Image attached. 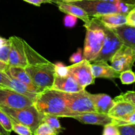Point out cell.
Listing matches in <instances>:
<instances>
[{"instance_id":"e0dca14e","label":"cell","mask_w":135,"mask_h":135,"mask_svg":"<svg viewBox=\"0 0 135 135\" xmlns=\"http://www.w3.org/2000/svg\"><path fill=\"white\" fill-rule=\"evenodd\" d=\"M96 112L108 114L111 108L114 105L115 102L109 95L105 94H90Z\"/></svg>"},{"instance_id":"ffe728a7","label":"cell","mask_w":135,"mask_h":135,"mask_svg":"<svg viewBox=\"0 0 135 135\" xmlns=\"http://www.w3.org/2000/svg\"><path fill=\"white\" fill-rule=\"evenodd\" d=\"M53 2L57 5L60 11L66 13V14H69L71 15L75 16L78 18H80L82 21H84V23L89 22V21L90 20L88 14L83 9L76 6V5L61 2V1H54Z\"/></svg>"},{"instance_id":"3957f363","label":"cell","mask_w":135,"mask_h":135,"mask_svg":"<svg viewBox=\"0 0 135 135\" xmlns=\"http://www.w3.org/2000/svg\"><path fill=\"white\" fill-rule=\"evenodd\" d=\"M25 68L34 85L43 90L51 88L55 76V64L47 61Z\"/></svg>"},{"instance_id":"277c9868","label":"cell","mask_w":135,"mask_h":135,"mask_svg":"<svg viewBox=\"0 0 135 135\" xmlns=\"http://www.w3.org/2000/svg\"><path fill=\"white\" fill-rule=\"evenodd\" d=\"M0 109L17 122L30 128L33 134L38 125L42 122V119L44 115V114L37 110L34 104L21 109H12L4 106H0Z\"/></svg>"},{"instance_id":"7c38bea8","label":"cell","mask_w":135,"mask_h":135,"mask_svg":"<svg viewBox=\"0 0 135 135\" xmlns=\"http://www.w3.org/2000/svg\"><path fill=\"white\" fill-rule=\"evenodd\" d=\"M51 88L67 93L77 92L85 89L69 75L65 76L55 75Z\"/></svg>"},{"instance_id":"52a82bcc","label":"cell","mask_w":135,"mask_h":135,"mask_svg":"<svg viewBox=\"0 0 135 135\" xmlns=\"http://www.w3.org/2000/svg\"><path fill=\"white\" fill-rule=\"evenodd\" d=\"M33 104L34 102L25 95L8 87H0V106L21 109Z\"/></svg>"},{"instance_id":"d4e9b609","label":"cell","mask_w":135,"mask_h":135,"mask_svg":"<svg viewBox=\"0 0 135 135\" xmlns=\"http://www.w3.org/2000/svg\"><path fill=\"white\" fill-rule=\"evenodd\" d=\"M119 78L123 84H131L135 83V73L131 69L121 72Z\"/></svg>"},{"instance_id":"9a60e30c","label":"cell","mask_w":135,"mask_h":135,"mask_svg":"<svg viewBox=\"0 0 135 135\" xmlns=\"http://www.w3.org/2000/svg\"><path fill=\"white\" fill-rule=\"evenodd\" d=\"M94 77L114 80L119 77L120 73L116 71L106 61H94L91 63Z\"/></svg>"},{"instance_id":"8d00e7d4","label":"cell","mask_w":135,"mask_h":135,"mask_svg":"<svg viewBox=\"0 0 135 135\" xmlns=\"http://www.w3.org/2000/svg\"><path fill=\"white\" fill-rule=\"evenodd\" d=\"M126 25L135 27V7L126 15Z\"/></svg>"},{"instance_id":"ba28073f","label":"cell","mask_w":135,"mask_h":135,"mask_svg":"<svg viewBox=\"0 0 135 135\" xmlns=\"http://www.w3.org/2000/svg\"><path fill=\"white\" fill-rule=\"evenodd\" d=\"M68 71L69 75L84 88L94 83L91 63L86 59H83L80 62L69 66Z\"/></svg>"},{"instance_id":"4fadbf2b","label":"cell","mask_w":135,"mask_h":135,"mask_svg":"<svg viewBox=\"0 0 135 135\" xmlns=\"http://www.w3.org/2000/svg\"><path fill=\"white\" fill-rule=\"evenodd\" d=\"M72 118L77 120L78 121L83 124L100 126H104L109 123H112L113 121V118L109 117L108 114L98 113L96 112L82 113L74 116Z\"/></svg>"},{"instance_id":"cb8c5ba5","label":"cell","mask_w":135,"mask_h":135,"mask_svg":"<svg viewBox=\"0 0 135 135\" xmlns=\"http://www.w3.org/2000/svg\"><path fill=\"white\" fill-rule=\"evenodd\" d=\"M58 134L59 133L55 129L48 124L44 122H41L34 132V134L35 135H56Z\"/></svg>"},{"instance_id":"f1b7e54d","label":"cell","mask_w":135,"mask_h":135,"mask_svg":"<svg viewBox=\"0 0 135 135\" xmlns=\"http://www.w3.org/2000/svg\"><path fill=\"white\" fill-rule=\"evenodd\" d=\"M112 122L116 125H127V124H135V110L129 115L119 119H113Z\"/></svg>"},{"instance_id":"8992f818","label":"cell","mask_w":135,"mask_h":135,"mask_svg":"<svg viewBox=\"0 0 135 135\" xmlns=\"http://www.w3.org/2000/svg\"><path fill=\"white\" fill-rule=\"evenodd\" d=\"M64 93L67 108L73 114V117L82 113L96 112L90 93L85 89L77 92Z\"/></svg>"},{"instance_id":"30bf717a","label":"cell","mask_w":135,"mask_h":135,"mask_svg":"<svg viewBox=\"0 0 135 135\" xmlns=\"http://www.w3.org/2000/svg\"><path fill=\"white\" fill-rule=\"evenodd\" d=\"M111 66L119 73L131 69L135 62V50L123 44L110 60Z\"/></svg>"},{"instance_id":"74e56055","label":"cell","mask_w":135,"mask_h":135,"mask_svg":"<svg viewBox=\"0 0 135 135\" xmlns=\"http://www.w3.org/2000/svg\"><path fill=\"white\" fill-rule=\"evenodd\" d=\"M23 1L37 7L41 6V5L44 3H54L52 0H23Z\"/></svg>"},{"instance_id":"b9f144b4","label":"cell","mask_w":135,"mask_h":135,"mask_svg":"<svg viewBox=\"0 0 135 135\" xmlns=\"http://www.w3.org/2000/svg\"><path fill=\"white\" fill-rule=\"evenodd\" d=\"M123 1H126V2L127 3H129L134 4L135 5V0H123Z\"/></svg>"},{"instance_id":"1f68e13d","label":"cell","mask_w":135,"mask_h":135,"mask_svg":"<svg viewBox=\"0 0 135 135\" xmlns=\"http://www.w3.org/2000/svg\"><path fill=\"white\" fill-rule=\"evenodd\" d=\"M103 135H119L117 125L113 122L109 123L104 126V130L102 132Z\"/></svg>"},{"instance_id":"d6a6232c","label":"cell","mask_w":135,"mask_h":135,"mask_svg":"<svg viewBox=\"0 0 135 135\" xmlns=\"http://www.w3.org/2000/svg\"><path fill=\"white\" fill-rule=\"evenodd\" d=\"M55 75L60 76H65L69 75L68 67L65 65L63 63L58 62L55 64Z\"/></svg>"},{"instance_id":"6da1fadb","label":"cell","mask_w":135,"mask_h":135,"mask_svg":"<svg viewBox=\"0 0 135 135\" xmlns=\"http://www.w3.org/2000/svg\"><path fill=\"white\" fill-rule=\"evenodd\" d=\"M37 110L43 114L58 117H72L73 114L67 108L65 93L47 88L37 94L34 102Z\"/></svg>"},{"instance_id":"4dcf8cb0","label":"cell","mask_w":135,"mask_h":135,"mask_svg":"<svg viewBox=\"0 0 135 135\" xmlns=\"http://www.w3.org/2000/svg\"><path fill=\"white\" fill-rule=\"evenodd\" d=\"M113 100H124L135 105V91H127L125 93L121 94L119 96L115 98Z\"/></svg>"},{"instance_id":"d590c367","label":"cell","mask_w":135,"mask_h":135,"mask_svg":"<svg viewBox=\"0 0 135 135\" xmlns=\"http://www.w3.org/2000/svg\"><path fill=\"white\" fill-rule=\"evenodd\" d=\"M10 77L5 72L0 71V87L9 86Z\"/></svg>"},{"instance_id":"d6986e66","label":"cell","mask_w":135,"mask_h":135,"mask_svg":"<svg viewBox=\"0 0 135 135\" xmlns=\"http://www.w3.org/2000/svg\"><path fill=\"white\" fill-rule=\"evenodd\" d=\"M102 23L104 26L109 28H115L125 25L127 22L126 15L119 13H108L95 17Z\"/></svg>"},{"instance_id":"5bb4252c","label":"cell","mask_w":135,"mask_h":135,"mask_svg":"<svg viewBox=\"0 0 135 135\" xmlns=\"http://www.w3.org/2000/svg\"><path fill=\"white\" fill-rule=\"evenodd\" d=\"M5 73L9 76H11L15 78L17 80L23 83L24 84H25L33 93L38 94L44 90L42 88H38V86L34 85L29 75L25 70V67L10 66L7 71Z\"/></svg>"},{"instance_id":"603a6c76","label":"cell","mask_w":135,"mask_h":135,"mask_svg":"<svg viewBox=\"0 0 135 135\" xmlns=\"http://www.w3.org/2000/svg\"><path fill=\"white\" fill-rule=\"evenodd\" d=\"M12 123V130L16 133L17 134L20 135H32L33 133L30 130V128L28 127L26 125L21 123L17 122V121L14 120L11 117Z\"/></svg>"},{"instance_id":"e575fe53","label":"cell","mask_w":135,"mask_h":135,"mask_svg":"<svg viewBox=\"0 0 135 135\" xmlns=\"http://www.w3.org/2000/svg\"><path fill=\"white\" fill-rule=\"evenodd\" d=\"M84 58H83V50L81 48H79L76 53L73 54L70 57L69 61L73 64V63H76L78 62H80Z\"/></svg>"},{"instance_id":"836d02e7","label":"cell","mask_w":135,"mask_h":135,"mask_svg":"<svg viewBox=\"0 0 135 135\" xmlns=\"http://www.w3.org/2000/svg\"><path fill=\"white\" fill-rule=\"evenodd\" d=\"M78 18L75 16L67 14V15L64 17V25L66 27L73 28L76 25V22H77Z\"/></svg>"},{"instance_id":"484cf974","label":"cell","mask_w":135,"mask_h":135,"mask_svg":"<svg viewBox=\"0 0 135 135\" xmlns=\"http://www.w3.org/2000/svg\"><path fill=\"white\" fill-rule=\"evenodd\" d=\"M0 125L9 134L11 133V131H13L11 117L1 109H0Z\"/></svg>"},{"instance_id":"ac0fdd59","label":"cell","mask_w":135,"mask_h":135,"mask_svg":"<svg viewBox=\"0 0 135 135\" xmlns=\"http://www.w3.org/2000/svg\"><path fill=\"white\" fill-rule=\"evenodd\" d=\"M112 29L123 44L135 50V27L125 24Z\"/></svg>"},{"instance_id":"f35d334b","label":"cell","mask_w":135,"mask_h":135,"mask_svg":"<svg viewBox=\"0 0 135 135\" xmlns=\"http://www.w3.org/2000/svg\"><path fill=\"white\" fill-rule=\"evenodd\" d=\"M9 65L8 63H5V62L3 61L0 60V71H2L3 72H6L9 68Z\"/></svg>"},{"instance_id":"8fae6325","label":"cell","mask_w":135,"mask_h":135,"mask_svg":"<svg viewBox=\"0 0 135 135\" xmlns=\"http://www.w3.org/2000/svg\"><path fill=\"white\" fill-rule=\"evenodd\" d=\"M11 50L8 64L13 67H26L28 65L24 46V40L18 36L10 37Z\"/></svg>"},{"instance_id":"ee69618b","label":"cell","mask_w":135,"mask_h":135,"mask_svg":"<svg viewBox=\"0 0 135 135\" xmlns=\"http://www.w3.org/2000/svg\"><path fill=\"white\" fill-rule=\"evenodd\" d=\"M0 135H1V134H0Z\"/></svg>"},{"instance_id":"2e32d148","label":"cell","mask_w":135,"mask_h":135,"mask_svg":"<svg viewBox=\"0 0 135 135\" xmlns=\"http://www.w3.org/2000/svg\"><path fill=\"white\" fill-rule=\"evenodd\" d=\"M108 112V115L113 119H119L129 115L135 110V105L124 100H116Z\"/></svg>"},{"instance_id":"7a4b0ae2","label":"cell","mask_w":135,"mask_h":135,"mask_svg":"<svg viewBox=\"0 0 135 135\" xmlns=\"http://www.w3.org/2000/svg\"><path fill=\"white\" fill-rule=\"evenodd\" d=\"M86 29L83 58L92 63L100 53L105 37L104 26L101 22L93 17L89 22L84 23Z\"/></svg>"},{"instance_id":"ab89813d","label":"cell","mask_w":135,"mask_h":135,"mask_svg":"<svg viewBox=\"0 0 135 135\" xmlns=\"http://www.w3.org/2000/svg\"><path fill=\"white\" fill-rule=\"evenodd\" d=\"M0 134H1V135H8L9 134V133H7V132L3 128V127L0 125Z\"/></svg>"},{"instance_id":"4316f807","label":"cell","mask_w":135,"mask_h":135,"mask_svg":"<svg viewBox=\"0 0 135 135\" xmlns=\"http://www.w3.org/2000/svg\"><path fill=\"white\" fill-rule=\"evenodd\" d=\"M11 50L10 40H7L6 42L0 47V60L8 63Z\"/></svg>"},{"instance_id":"7402d4cb","label":"cell","mask_w":135,"mask_h":135,"mask_svg":"<svg viewBox=\"0 0 135 135\" xmlns=\"http://www.w3.org/2000/svg\"><path fill=\"white\" fill-rule=\"evenodd\" d=\"M42 122L48 124L50 127L55 129L59 134L62 133V131L65 130V128H63L61 125L59 119H58V117L57 116L48 114L44 115L42 119Z\"/></svg>"},{"instance_id":"7bdbcfd3","label":"cell","mask_w":135,"mask_h":135,"mask_svg":"<svg viewBox=\"0 0 135 135\" xmlns=\"http://www.w3.org/2000/svg\"><path fill=\"white\" fill-rule=\"evenodd\" d=\"M105 1H109V2H111V3H116L121 1V0H105Z\"/></svg>"},{"instance_id":"44dd1931","label":"cell","mask_w":135,"mask_h":135,"mask_svg":"<svg viewBox=\"0 0 135 135\" xmlns=\"http://www.w3.org/2000/svg\"><path fill=\"white\" fill-rule=\"evenodd\" d=\"M24 46H25V51L28 65H38L49 61L46 58L36 51L32 47H30V45L27 42H25V40H24Z\"/></svg>"},{"instance_id":"5b68a950","label":"cell","mask_w":135,"mask_h":135,"mask_svg":"<svg viewBox=\"0 0 135 135\" xmlns=\"http://www.w3.org/2000/svg\"><path fill=\"white\" fill-rule=\"evenodd\" d=\"M73 4L83 9L89 17H95L108 13H118L116 3L105 0H52Z\"/></svg>"},{"instance_id":"f546056e","label":"cell","mask_w":135,"mask_h":135,"mask_svg":"<svg viewBox=\"0 0 135 135\" xmlns=\"http://www.w3.org/2000/svg\"><path fill=\"white\" fill-rule=\"evenodd\" d=\"M119 135H135V124L117 125Z\"/></svg>"},{"instance_id":"60d3db41","label":"cell","mask_w":135,"mask_h":135,"mask_svg":"<svg viewBox=\"0 0 135 135\" xmlns=\"http://www.w3.org/2000/svg\"><path fill=\"white\" fill-rule=\"evenodd\" d=\"M6 41H7V39H5V38L0 36V47H1V46H2L5 42H6Z\"/></svg>"},{"instance_id":"83f0119b","label":"cell","mask_w":135,"mask_h":135,"mask_svg":"<svg viewBox=\"0 0 135 135\" xmlns=\"http://www.w3.org/2000/svg\"><path fill=\"white\" fill-rule=\"evenodd\" d=\"M116 5L118 9V13L125 15H127L132 9L135 7L134 4L129 3L123 0H121L116 3Z\"/></svg>"},{"instance_id":"9c48e42d","label":"cell","mask_w":135,"mask_h":135,"mask_svg":"<svg viewBox=\"0 0 135 135\" xmlns=\"http://www.w3.org/2000/svg\"><path fill=\"white\" fill-rule=\"evenodd\" d=\"M105 33V40L102 47L94 61H110L112 56L123 44L114 30L104 26Z\"/></svg>"}]
</instances>
